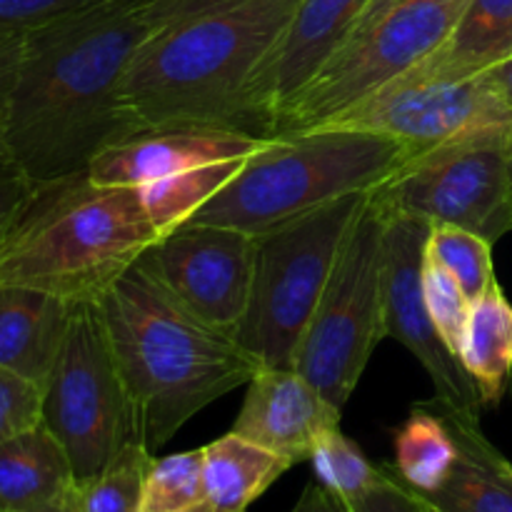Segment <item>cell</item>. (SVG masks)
<instances>
[{"mask_svg":"<svg viewBox=\"0 0 512 512\" xmlns=\"http://www.w3.org/2000/svg\"><path fill=\"white\" fill-rule=\"evenodd\" d=\"M145 3L108 0L23 38L0 128L3 150L33 188L85 173L100 150L135 130L120 88L153 33Z\"/></svg>","mask_w":512,"mask_h":512,"instance_id":"6da1fadb","label":"cell"},{"mask_svg":"<svg viewBox=\"0 0 512 512\" xmlns=\"http://www.w3.org/2000/svg\"><path fill=\"white\" fill-rule=\"evenodd\" d=\"M300 0H253L155 28L135 50L120 103L135 130L203 125L270 138L253 80Z\"/></svg>","mask_w":512,"mask_h":512,"instance_id":"7a4b0ae2","label":"cell"},{"mask_svg":"<svg viewBox=\"0 0 512 512\" xmlns=\"http://www.w3.org/2000/svg\"><path fill=\"white\" fill-rule=\"evenodd\" d=\"M98 308L133 410L135 438L150 453L263 368L238 340L175 303L138 263L100 295Z\"/></svg>","mask_w":512,"mask_h":512,"instance_id":"3957f363","label":"cell"},{"mask_svg":"<svg viewBox=\"0 0 512 512\" xmlns=\"http://www.w3.org/2000/svg\"><path fill=\"white\" fill-rule=\"evenodd\" d=\"M155 240L140 188L98 185L85 170L33 188L0 245V285L98 300Z\"/></svg>","mask_w":512,"mask_h":512,"instance_id":"277c9868","label":"cell"},{"mask_svg":"<svg viewBox=\"0 0 512 512\" xmlns=\"http://www.w3.org/2000/svg\"><path fill=\"white\" fill-rule=\"evenodd\" d=\"M413 158L403 143L353 128L270 138L188 223L263 235L335 198L373 193Z\"/></svg>","mask_w":512,"mask_h":512,"instance_id":"5b68a950","label":"cell"},{"mask_svg":"<svg viewBox=\"0 0 512 512\" xmlns=\"http://www.w3.org/2000/svg\"><path fill=\"white\" fill-rule=\"evenodd\" d=\"M370 193L335 198L258 235L250 305L238 340L263 368L295 370V353Z\"/></svg>","mask_w":512,"mask_h":512,"instance_id":"8992f818","label":"cell"},{"mask_svg":"<svg viewBox=\"0 0 512 512\" xmlns=\"http://www.w3.org/2000/svg\"><path fill=\"white\" fill-rule=\"evenodd\" d=\"M385 328V210L370 193L295 353V370L343 410Z\"/></svg>","mask_w":512,"mask_h":512,"instance_id":"52a82bcc","label":"cell"},{"mask_svg":"<svg viewBox=\"0 0 512 512\" xmlns=\"http://www.w3.org/2000/svg\"><path fill=\"white\" fill-rule=\"evenodd\" d=\"M43 425L68 453L75 485L103 473L138 440L98 300L70 305L68 330L43 388Z\"/></svg>","mask_w":512,"mask_h":512,"instance_id":"ba28073f","label":"cell"},{"mask_svg":"<svg viewBox=\"0 0 512 512\" xmlns=\"http://www.w3.org/2000/svg\"><path fill=\"white\" fill-rule=\"evenodd\" d=\"M468 0H405L360 33L290 98L273 123V138L328 125L385 83L428 58L453 30Z\"/></svg>","mask_w":512,"mask_h":512,"instance_id":"9c48e42d","label":"cell"},{"mask_svg":"<svg viewBox=\"0 0 512 512\" xmlns=\"http://www.w3.org/2000/svg\"><path fill=\"white\" fill-rule=\"evenodd\" d=\"M510 143L512 123L473 130L410 158L373 195L393 213L498 243L512 230Z\"/></svg>","mask_w":512,"mask_h":512,"instance_id":"30bf717a","label":"cell"},{"mask_svg":"<svg viewBox=\"0 0 512 512\" xmlns=\"http://www.w3.org/2000/svg\"><path fill=\"white\" fill-rule=\"evenodd\" d=\"M512 123V105L475 78L430 73L413 65L328 125L385 135L415 155L490 125ZM323 125V128H328Z\"/></svg>","mask_w":512,"mask_h":512,"instance_id":"8fae6325","label":"cell"},{"mask_svg":"<svg viewBox=\"0 0 512 512\" xmlns=\"http://www.w3.org/2000/svg\"><path fill=\"white\" fill-rule=\"evenodd\" d=\"M258 235L183 223L143 250L138 265L190 315L235 338L253 288Z\"/></svg>","mask_w":512,"mask_h":512,"instance_id":"7c38bea8","label":"cell"},{"mask_svg":"<svg viewBox=\"0 0 512 512\" xmlns=\"http://www.w3.org/2000/svg\"><path fill=\"white\" fill-rule=\"evenodd\" d=\"M378 200V198H375ZM380 203V200H378ZM383 205V203H380ZM385 210V328L390 338L415 355L435 388V403L465 418L480 420V395L463 363L430 320L423 293V263L430 223L415 215Z\"/></svg>","mask_w":512,"mask_h":512,"instance_id":"4fadbf2b","label":"cell"},{"mask_svg":"<svg viewBox=\"0 0 512 512\" xmlns=\"http://www.w3.org/2000/svg\"><path fill=\"white\" fill-rule=\"evenodd\" d=\"M268 140L240 130L203 125L140 128L100 150L88 165V175L98 185L140 188L153 180L218 160L250 158Z\"/></svg>","mask_w":512,"mask_h":512,"instance_id":"5bb4252c","label":"cell"},{"mask_svg":"<svg viewBox=\"0 0 512 512\" xmlns=\"http://www.w3.org/2000/svg\"><path fill=\"white\" fill-rule=\"evenodd\" d=\"M338 425L340 408L298 370L260 368L250 378L233 433L293 468L310 460L318 440Z\"/></svg>","mask_w":512,"mask_h":512,"instance_id":"9a60e30c","label":"cell"},{"mask_svg":"<svg viewBox=\"0 0 512 512\" xmlns=\"http://www.w3.org/2000/svg\"><path fill=\"white\" fill-rule=\"evenodd\" d=\"M370 0H300L288 28L278 38L253 80V98L270 125L295 93L323 68L330 55L353 35Z\"/></svg>","mask_w":512,"mask_h":512,"instance_id":"2e32d148","label":"cell"},{"mask_svg":"<svg viewBox=\"0 0 512 512\" xmlns=\"http://www.w3.org/2000/svg\"><path fill=\"white\" fill-rule=\"evenodd\" d=\"M70 300L25 285H0V373L45 388L70 320Z\"/></svg>","mask_w":512,"mask_h":512,"instance_id":"e0dca14e","label":"cell"},{"mask_svg":"<svg viewBox=\"0 0 512 512\" xmlns=\"http://www.w3.org/2000/svg\"><path fill=\"white\" fill-rule=\"evenodd\" d=\"M458 443V463L440 490L418 495L435 512H512V465L480 433L475 418L435 403Z\"/></svg>","mask_w":512,"mask_h":512,"instance_id":"ac0fdd59","label":"cell"},{"mask_svg":"<svg viewBox=\"0 0 512 512\" xmlns=\"http://www.w3.org/2000/svg\"><path fill=\"white\" fill-rule=\"evenodd\" d=\"M73 485L68 453L43 423L0 445V512L33 510Z\"/></svg>","mask_w":512,"mask_h":512,"instance_id":"d6986e66","label":"cell"},{"mask_svg":"<svg viewBox=\"0 0 512 512\" xmlns=\"http://www.w3.org/2000/svg\"><path fill=\"white\" fill-rule=\"evenodd\" d=\"M512 55V0H468L448 38L420 60L425 70L475 78Z\"/></svg>","mask_w":512,"mask_h":512,"instance_id":"ffe728a7","label":"cell"},{"mask_svg":"<svg viewBox=\"0 0 512 512\" xmlns=\"http://www.w3.org/2000/svg\"><path fill=\"white\" fill-rule=\"evenodd\" d=\"M483 405H498L512 378V303L498 280L473 300L458 353Z\"/></svg>","mask_w":512,"mask_h":512,"instance_id":"44dd1931","label":"cell"},{"mask_svg":"<svg viewBox=\"0 0 512 512\" xmlns=\"http://www.w3.org/2000/svg\"><path fill=\"white\" fill-rule=\"evenodd\" d=\"M285 470L283 458L230 430L203 448L205 503L215 512H245Z\"/></svg>","mask_w":512,"mask_h":512,"instance_id":"7402d4cb","label":"cell"},{"mask_svg":"<svg viewBox=\"0 0 512 512\" xmlns=\"http://www.w3.org/2000/svg\"><path fill=\"white\" fill-rule=\"evenodd\" d=\"M458 463V443L448 420L433 403L410 410L395 430V473L410 490L430 495L445 485Z\"/></svg>","mask_w":512,"mask_h":512,"instance_id":"603a6c76","label":"cell"},{"mask_svg":"<svg viewBox=\"0 0 512 512\" xmlns=\"http://www.w3.org/2000/svg\"><path fill=\"white\" fill-rule=\"evenodd\" d=\"M245 160L248 158L218 160V163L200 165V168H190L140 185L143 208L158 238L193 220V215L205 208L240 173Z\"/></svg>","mask_w":512,"mask_h":512,"instance_id":"cb8c5ba5","label":"cell"},{"mask_svg":"<svg viewBox=\"0 0 512 512\" xmlns=\"http://www.w3.org/2000/svg\"><path fill=\"white\" fill-rule=\"evenodd\" d=\"M150 463L153 453L143 443L125 445L103 473L78 485L83 512H140Z\"/></svg>","mask_w":512,"mask_h":512,"instance_id":"d4e9b609","label":"cell"},{"mask_svg":"<svg viewBox=\"0 0 512 512\" xmlns=\"http://www.w3.org/2000/svg\"><path fill=\"white\" fill-rule=\"evenodd\" d=\"M425 255L443 265L470 300H478L495 280L493 243L458 225H430Z\"/></svg>","mask_w":512,"mask_h":512,"instance_id":"484cf974","label":"cell"},{"mask_svg":"<svg viewBox=\"0 0 512 512\" xmlns=\"http://www.w3.org/2000/svg\"><path fill=\"white\" fill-rule=\"evenodd\" d=\"M310 463L318 483L343 500H355L368 493L383 473L365 458L363 450L340 430V425L330 428L318 440Z\"/></svg>","mask_w":512,"mask_h":512,"instance_id":"4316f807","label":"cell"},{"mask_svg":"<svg viewBox=\"0 0 512 512\" xmlns=\"http://www.w3.org/2000/svg\"><path fill=\"white\" fill-rule=\"evenodd\" d=\"M203 500V448L153 458L140 512H178Z\"/></svg>","mask_w":512,"mask_h":512,"instance_id":"83f0119b","label":"cell"},{"mask_svg":"<svg viewBox=\"0 0 512 512\" xmlns=\"http://www.w3.org/2000/svg\"><path fill=\"white\" fill-rule=\"evenodd\" d=\"M423 293L435 330H438L443 343L450 348V353L458 358L460 343H463L465 335V325H468L470 318V308H473V300L465 295V290L460 288L458 280H455L443 265L435 263L433 258H428V255H425L423 263Z\"/></svg>","mask_w":512,"mask_h":512,"instance_id":"f1b7e54d","label":"cell"},{"mask_svg":"<svg viewBox=\"0 0 512 512\" xmlns=\"http://www.w3.org/2000/svg\"><path fill=\"white\" fill-rule=\"evenodd\" d=\"M100 3L108 0H0V43L20 40L63 15L88 10Z\"/></svg>","mask_w":512,"mask_h":512,"instance_id":"f546056e","label":"cell"},{"mask_svg":"<svg viewBox=\"0 0 512 512\" xmlns=\"http://www.w3.org/2000/svg\"><path fill=\"white\" fill-rule=\"evenodd\" d=\"M43 423V388L0 373V445Z\"/></svg>","mask_w":512,"mask_h":512,"instance_id":"4dcf8cb0","label":"cell"},{"mask_svg":"<svg viewBox=\"0 0 512 512\" xmlns=\"http://www.w3.org/2000/svg\"><path fill=\"white\" fill-rule=\"evenodd\" d=\"M380 480L360 498L348 500L353 512H430L418 495L398 480V473L380 465Z\"/></svg>","mask_w":512,"mask_h":512,"instance_id":"1f68e13d","label":"cell"},{"mask_svg":"<svg viewBox=\"0 0 512 512\" xmlns=\"http://www.w3.org/2000/svg\"><path fill=\"white\" fill-rule=\"evenodd\" d=\"M33 185L28 183L18 165L8 158L5 150H0V245L8 238L10 228L18 220L20 210L28 203Z\"/></svg>","mask_w":512,"mask_h":512,"instance_id":"d6a6232c","label":"cell"},{"mask_svg":"<svg viewBox=\"0 0 512 512\" xmlns=\"http://www.w3.org/2000/svg\"><path fill=\"white\" fill-rule=\"evenodd\" d=\"M253 3V0H148L145 15L155 28L178 23V20L198 18L205 13H218V10L238 8V5Z\"/></svg>","mask_w":512,"mask_h":512,"instance_id":"836d02e7","label":"cell"},{"mask_svg":"<svg viewBox=\"0 0 512 512\" xmlns=\"http://www.w3.org/2000/svg\"><path fill=\"white\" fill-rule=\"evenodd\" d=\"M290 512H353V508H350L348 500L338 498L315 480L303 490V495H300Z\"/></svg>","mask_w":512,"mask_h":512,"instance_id":"e575fe53","label":"cell"},{"mask_svg":"<svg viewBox=\"0 0 512 512\" xmlns=\"http://www.w3.org/2000/svg\"><path fill=\"white\" fill-rule=\"evenodd\" d=\"M20 53H23V38L0 43V118H3L5 108H8L10 93H13L15 75H18L20 65Z\"/></svg>","mask_w":512,"mask_h":512,"instance_id":"d590c367","label":"cell"},{"mask_svg":"<svg viewBox=\"0 0 512 512\" xmlns=\"http://www.w3.org/2000/svg\"><path fill=\"white\" fill-rule=\"evenodd\" d=\"M480 78L485 80V85H488L493 93H498L505 103L512 105V55L508 60H503V63H498V65H493L490 70H485Z\"/></svg>","mask_w":512,"mask_h":512,"instance_id":"8d00e7d4","label":"cell"},{"mask_svg":"<svg viewBox=\"0 0 512 512\" xmlns=\"http://www.w3.org/2000/svg\"><path fill=\"white\" fill-rule=\"evenodd\" d=\"M25 512H83V503H80L78 485H73L70 490H65L63 495H58V498L50 500V503L38 505V508L25 510Z\"/></svg>","mask_w":512,"mask_h":512,"instance_id":"74e56055","label":"cell"},{"mask_svg":"<svg viewBox=\"0 0 512 512\" xmlns=\"http://www.w3.org/2000/svg\"><path fill=\"white\" fill-rule=\"evenodd\" d=\"M178 512H215L213 508H210L208 503H195V505H190V508H185V510H178Z\"/></svg>","mask_w":512,"mask_h":512,"instance_id":"f35d334b","label":"cell"},{"mask_svg":"<svg viewBox=\"0 0 512 512\" xmlns=\"http://www.w3.org/2000/svg\"><path fill=\"white\" fill-rule=\"evenodd\" d=\"M0 150H3V128H0Z\"/></svg>","mask_w":512,"mask_h":512,"instance_id":"ab89813d","label":"cell"},{"mask_svg":"<svg viewBox=\"0 0 512 512\" xmlns=\"http://www.w3.org/2000/svg\"><path fill=\"white\" fill-rule=\"evenodd\" d=\"M510 175H512V143H510Z\"/></svg>","mask_w":512,"mask_h":512,"instance_id":"60d3db41","label":"cell"},{"mask_svg":"<svg viewBox=\"0 0 512 512\" xmlns=\"http://www.w3.org/2000/svg\"><path fill=\"white\" fill-rule=\"evenodd\" d=\"M425 508H428V505H425ZM430 510V508H428ZM430 512H435V510H430Z\"/></svg>","mask_w":512,"mask_h":512,"instance_id":"b9f144b4","label":"cell"}]
</instances>
